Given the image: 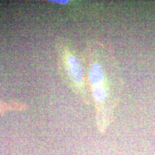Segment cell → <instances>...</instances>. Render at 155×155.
Returning a JSON list of instances; mask_svg holds the SVG:
<instances>
[{"instance_id":"3957f363","label":"cell","mask_w":155,"mask_h":155,"mask_svg":"<svg viewBox=\"0 0 155 155\" xmlns=\"http://www.w3.org/2000/svg\"><path fill=\"white\" fill-rule=\"evenodd\" d=\"M28 109V106L21 102L11 101L5 102L0 100V116L9 111H21Z\"/></svg>"},{"instance_id":"6da1fadb","label":"cell","mask_w":155,"mask_h":155,"mask_svg":"<svg viewBox=\"0 0 155 155\" xmlns=\"http://www.w3.org/2000/svg\"><path fill=\"white\" fill-rule=\"evenodd\" d=\"M89 87L100 132L113 121L120 100L123 81L114 52L108 45L95 40L86 41L83 51Z\"/></svg>"},{"instance_id":"7a4b0ae2","label":"cell","mask_w":155,"mask_h":155,"mask_svg":"<svg viewBox=\"0 0 155 155\" xmlns=\"http://www.w3.org/2000/svg\"><path fill=\"white\" fill-rule=\"evenodd\" d=\"M59 66L62 75L74 93L89 105L93 102L83 54L70 42L61 40L58 43Z\"/></svg>"}]
</instances>
